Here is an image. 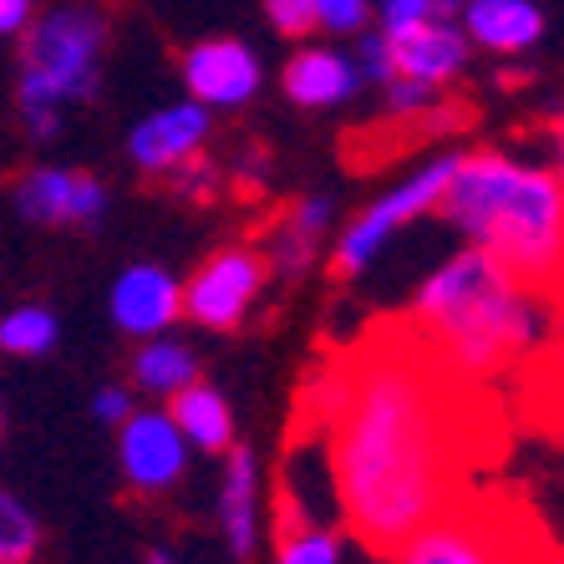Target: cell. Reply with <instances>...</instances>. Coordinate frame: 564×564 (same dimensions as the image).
Wrapping results in <instances>:
<instances>
[{
  "label": "cell",
  "instance_id": "15",
  "mask_svg": "<svg viewBox=\"0 0 564 564\" xmlns=\"http://www.w3.org/2000/svg\"><path fill=\"white\" fill-rule=\"evenodd\" d=\"M458 26L484 52L519 56L544 36V6L539 0H463Z\"/></svg>",
  "mask_w": 564,
  "mask_h": 564
},
{
  "label": "cell",
  "instance_id": "32",
  "mask_svg": "<svg viewBox=\"0 0 564 564\" xmlns=\"http://www.w3.org/2000/svg\"><path fill=\"white\" fill-rule=\"evenodd\" d=\"M0 437H6V412H0Z\"/></svg>",
  "mask_w": 564,
  "mask_h": 564
},
{
  "label": "cell",
  "instance_id": "30",
  "mask_svg": "<svg viewBox=\"0 0 564 564\" xmlns=\"http://www.w3.org/2000/svg\"><path fill=\"white\" fill-rule=\"evenodd\" d=\"M148 564H178V560H173L169 550H153V554H148Z\"/></svg>",
  "mask_w": 564,
  "mask_h": 564
},
{
  "label": "cell",
  "instance_id": "10",
  "mask_svg": "<svg viewBox=\"0 0 564 564\" xmlns=\"http://www.w3.org/2000/svg\"><path fill=\"white\" fill-rule=\"evenodd\" d=\"M15 214L26 224H77V229H97L107 214V184L77 169H31L15 184Z\"/></svg>",
  "mask_w": 564,
  "mask_h": 564
},
{
  "label": "cell",
  "instance_id": "17",
  "mask_svg": "<svg viewBox=\"0 0 564 564\" xmlns=\"http://www.w3.org/2000/svg\"><path fill=\"white\" fill-rule=\"evenodd\" d=\"M341 560H346L341 534L305 513L301 484L285 473V488H280L275 503V564H341Z\"/></svg>",
  "mask_w": 564,
  "mask_h": 564
},
{
  "label": "cell",
  "instance_id": "6",
  "mask_svg": "<svg viewBox=\"0 0 564 564\" xmlns=\"http://www.w3.org/2000/svg\"><path fill=\"white\" fill-rule=\"evenodd\" d=\"M453 169H458V153H443V158H433V163H422V169L412 173V178H402L397 188H387L381 198H371L367 209L336 235V245H330V275H341V280L367 275L371 260H377L408 224H417L422 214H437V198H443Z\"/></svg>",
  "mask_w": 564,
  "mask_h": 564
},
{
  "label": "cell",
  "instance_id": "24",
  "mask_svg": "<svg viewBox=\"0 0 564 564\" xmlns=\"http://www.w3.org/2000/svg\"><path fill=\"white\" fill-rule=\"evenodd\" d=\"M381 93H387V118L392 122H427L443 102V87H427V82L412 77H392Z\"/></svg>",
  "mask_w": 564,
  "mask_h": 564
},
{
  "label": "cell",
  "instance_id": "8",
  "mask_svg": "<svg viewBox=\"0 0 564 564\" xmlns=\"http://www.w3.org/2000/svg\"><path fill=\"white\" fill-rule=\"evenodd\" d=\"M188 458L194 447L169 412L132 408L128 422H118V468L138 494H173L188 478Z\"/></svg>",
  "mask_w": 564,
  "mask_h": 564
},
{
  "label": "cell",
  "instance_id": "31",
  "mask_svg": "<svg viewBox=\"0 0 564 564\" xmlns=\"http://www.w3.org/2000/svg\"><path fill=\"white\" fill-rule=\"evenodd\" d=\"M550 138H554V143H560V153H564V118H560V122H554V128H550Z\"/></svg>",
  "mask_w": 564,
  "mask_h": 564
},
{
  "label": "cell",
  "instance_id": "26",
  "mask_svg": "<svg viewBox=\"0 0 564 564\" xmlns=\"http://www.w3.org/2000/svg\"><path fill=\"white\" fill-rule=\"evenodd\" d=\"M264 21H270L285 41H305L311 31H321L315 0H264Z\"/></svg>",
  "mask_w": 564,
  "mask_h": 564
},
{
  "label": "cell",
  "instance_id": "28",
  "mask_svg": "<svg viewBox=\"0 0 564 564\" xmlns=\"http://www.w3.org/2000/svg\"><path fill=\"white\" fill-rule=\"evenodd\" d=\"M132 408H138V402H132L128 387H97V397H93L97 422H107V427H118V422H128V412H132Z\"/></svg>",
  "mask_w": 564,
  "mask_h": 564
},
{
  "label": "cell",
  "instance_id": "3",
  "mask_svg": "<svg viewBox=\"0 0 564 564\" xmlns=\"http://www.w3.org/2000/svg\"><path fill=\"white\" fill-rule=\"evenodd\" d=\"M437 214L529 285H554L564 275V173L544 163L494 148L458 153Z\"/></svg>",
  "mask_w": 564,
  "mask_h": 564
},
{
  "label": "cell",
  "instance_id": "21",
  "mask_svg": "<svg viewBox=\"0 0 564 564\" xmlns=\"http://www.w3.org/2000/svg\"><path fill=\"white\" fill-rule=\"evenodd\" d=\"M62 341V326L46 305H15L0 315V351L6 356H46Z\"/></svg>",
  "mask_w": 564,
  "mask_h": 564
},
{
  "label": "cell",
  "instance_id": "5",
  "mask_svg": "<svg viewBox=\"0 0 564 564\" xmlns=\"http://www.w3.org/2000/svg\"><path fill=\"white\" fill-rule=\"evenodd\" d=\"M387 564H534V539L494 503H447L417 534H408Z\"/></svg>",
  "mask_w": 564,
  "mask_h": 564
},
{
  "label": "cell",
  "instance_id": "25",
  "mask_svg": "<svg viewBox=\"0 0 564 564\" xmlns=\"http://www.w3.org/2000/svg\"><path fill=\"white\" fill-rule=\"evenodd\" d=\"M356 36H361V41H356V56H351V62H356V72H361V87H367V82H371V87H387V82L397 77L392 41L381 36V31H356Z\"/></svg>",
  "mask_w": 564,
  "mask_h": 564
},
{
  "label": "cell",
  "instance_id": "11",
  "mask_svg": "<svg viewBox=\"0 0 564 564\" xmlns=\"http://www.w3.org/2000/svg\"><path fill=\"white\" fill-rule=\"evenodd\" d=\"M204 143H209V107L184 97V102H169V107H158V112H148L128 132V158L148 178H158V173L184 169L188 158L204 153Z\"/></svg>",
  "mask_w": 564,
  "mask_h": 564
},
{
  "label": "cell",
  "instance_id": "33",
  "mask_svg": "<svg viewBox=\"0 0 564 564\" xmlns=\"http://www.w3.org/2000/svg\"><path fill=\"white\" fill-rule=\"evenodd\" d=\"M0 564H6V560H0Z\"/></svg>",
  "mask_w": 564,
  "mask_h": 564
},
{
  "label": "cell",
  "instance_id": "14",
  "mask_svg": "<svg viewBox=\"0 0 564 564\" xmlns=\"http://www.w3.org/2000/svg\"><path fill=\"white\" fill-rule=\"evenodd\" d=\"M473 41L463 36L458 21H427V26L408 31V36L392 41V66L397 77L427 82V87H447L468 72Z\"/></svg>",
  "mask_w": 564,
  "mask_h": 564
},
{
  "label": "cell",
  "instance_id": "4",
  "mask_svg": "<svg viewBox=\"0 0 564 564\" xmlns=\"http://www.w3.org/2000/svg\"><path fill=\"white\" fill-rule=\"evenodd\" d=\"M112 21L97 0H62L21 31V107H77L102 87Z\"/></svg>",
  "mask_w": 564,
  "mask_h": 564
},
{
  "label": "cell",
  "instance_id": "29",
  "mask_svg": "<svg viewBox=\"0 0 564 564\" xmlns=\"http://www.w3.org/2000/svg\"><path fill=\"white\" fill-rule=\"evenodd\" d=\"M36 15V0H0V36H21Z\"/></svg>",
  "mask_w": 564,
  "mask_h": 564
},
{
  "label": "cell",
  "instance_id": "1",
  "mask_svg": "<svg viewBox=\"0 0 564 564\" xmlns=\"http://www.w3.org/2000/svg\"><path fill=\"white\" fill-rule=\"evenodd\" d=\"M326 447L341 519L387 554L458 499L453 371L412 330L377 336L326 377Z\"/></svg>",
  "mask_w": 564,
  "mask_h": 564
},
{
  "label": "cell",
  "instance_id": "23",
  "mask_svg": "<svg viewBox=\"0 0 564 564\" xmlns=\"http://www.w3.org/2000/svg\"><path fill=\"white\" fill-rule=\"evenodd\" d=\"M463 0H381L377 6V31L387 41L408 36V31L427 26V21H458Z\"/></svg>",
  "mask_w": 564,
  "mask_h": 564
},
{
  "label": "cell",
  "instance_id": "22",
  "mask_svg": "<svg viewBox=\"0 0 564 564\" xmlns=\"http://www.w3.org/2000/svg\"><path fill=\"white\" fill-rule=\"evenodd\" d=\"M41 550V524L26 503L0 488V560L6 564H31Z\"/></svg>",
  "mask_w": 564,
  "mask_h": 564
},
{
  "label": "cell",
  "instance_id": "27",
  "mask_svg": "<svg viewBox=\"0 0 564 564\" xmlns=\"http://www.w3.org/2000/svg\"><path fill=\"white\" fill-rule=\"evenodd\" d=\"M315 15H321V26L336 31V36H356V31H367V21H371V0H315Z\"/></svg>",
  "mask_w": 564,
  "mask_h": 564
},
{
  "label": "cell",
  "instance_id": "9",
  "mask_svg": "<svg viewBox=\"0 0 564 564\" xmlns=\"http://www.w3.org/2000/svg\"><path fill=\"white\" fill-rule=\"evenodd\" d=\"M264 66L260 56L235 36H214L198 41L184 52V87L194 102H204L209 112H235V107H250L260 97Z\"/></svg>",
  "mask_w": 564,
  "mask_h": 564
},
{
  "label": "cell",
  "instance_id": "16",
  "mask_svg": "<svg viewBox=\"0 0 564 564\" xmlns=\"http://www.w3.org/2000/svg\"><path fill=\"white\" fill-rule=\"evenodd\" d=\"M280 87H285V97L295 107H336L361 87V72L336 46H305V52H295L285 62Z\"/></svg>",
  "mask_w": 564,
  "mask_h": 564
},
{
  "label": "cell",
  "instance_id": "20",
  "mask_svg": "<svg viewBox=\"0 0 564 564\" xmlns=\"http://www.w3.org/2000/svg\"><path fill=\"white\" fill-rule=\"evenodd\" d=\"M198 356L188 341H178V336H148L138 351H132V387L148 397H158V402H169L173 392H184L188 381H198Z\"/></svg>",
  "mask_w": 564,
  "mask_h": 564
},
{
  "label": "cell",
  "instance_id": "12",
  "mask_svg": "<svg viewBox=\"0 0 564 564\" xmlns=\"http://www.w3.org/2000/svg\"><path fill=\"white\" fill-rule=\"evenodd\" d=\"M107 305H112V326L148 341V336L173 330V321L184 315V285L163 264H128L112 280V301Z\"/></svg>",
  "mask_w": 564,
  "mask_h": 564
},
{
  "label": "cell",
  "instance_id": "19",
  "mask_svg": "<svg viewBox=\"0 0 564 564\" xmlns=\"http://www.w3.org/2000/svg\"><path fill=\"white\" fill-rule=\"evenodd\" d=\"M169 417L178 422V433L188 437L194 453H229V447H235V408H229V397H224L219 387H209L204 377L169 397Z\"/></svg>",
  "mask_w": 564,
  "mask_h": 564
},
{
  "label": "cell",
  "instance_id": "18",
  "mask_svg": "<svg viewBox=\"0 0 564 564\" xmlns=\"http://www.w3.org/2000/svg\"><path fill=\"white\" fill-rule=\"evenodd\" d=\"M326 239H330V198L311 194L275 224V235L264 245V264L280 270V275H305L315 254L326 250Z\"/></svg>",
  "mask_w": 564,
  "mask_h": 564
},
{
  "label": "cell",
  "instance_id": "7",
  "mask_svg": "<svg viewBox=\"0 0 564 564\" xmlns=\"http://www.w3.org/2000/svg\"><path fill=\"white\" fill-rule=\"evenodd\" d=\"M264 275H270L264 250L224 245L184 280V315L204 330H239L250 321L254 301H260Z\"/></svg>",
  "mask_w": 564,
  "mask_h": 564
},
{
  "label": "cell",
  "instance_id": "2",
  "mask_svg": "<svg viewBox=\"0 0 564 564\" xmlns=\"http://www.w3.org/2000/svg\"><path fill=\"white\" fill-rule=\"evenodd\" d=\"M412 336L453 377H494L544 336V305L534 285L503 260L468 245L443 260L412 295Z\"/></svg>",
  "mask_w": 564,
  "mask_h": 564
},
{
  "label": "cell",
  "instance_id": "13",
  "mask_svg": "<svg viewBox=\"0 0 564 564\" xmlns=\"http://www.w3.org/2000/svg\"><path fill=\"white\" fill-rule=\"evenodd\" d=\"M219 529L239 564L260 550V458L250 447H229L219 473Z\"/></svg>",
  "mask_w": 564,
  "mask_h": 564
}]
</instances>
